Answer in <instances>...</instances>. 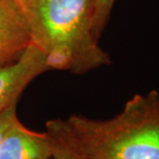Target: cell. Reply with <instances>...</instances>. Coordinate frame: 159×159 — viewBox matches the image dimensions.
<instances>
[{"mask_svg": "<svg viewBox=\"0 0 159 159\" xmlns=\"http://www.w3.org/2000/svg\"><path fill=\"white\" fill-rule=\"evenodd\" d=\"M31 44L28 27L16 0H0V67L15 62Z\"/></svg>", "mask_w": 159, "mask_h": 159, "instance_id": "4", "label": "cell"}, {"mask_svg": "<svg viewBox=\"0 0 159 159\" xmlns=\"http://www.w3.org/2000/svg\"><path fill=\"white\" fill-rule=\"evenodd\" d=\"M49 70L85 74L111 64L93 30L94 0H16Z\"/></svg>", "mask_w": 159, "mask_h": 159, "instance_id": "1", "label": "cell"}, {"mask_svg": "<svg viewBox=\"0 0 159 159\" xmlns=\"http://www.w3.org/2000/svg\"><path fill=\"white\" fill-rule=\"evenodd\" d=\"M45 133L48 136L52 147V159H85L48 123L45 124Z\"/></svg>", "mask_w": 159, "mask_h": 159, "instance_id": "6", "label": "cell"}, {"mask_svg": "<svg viewBox=\"0 0 159 159\" xmlns=\"http://www.w3.org/2000/svg\"><path fill=\"white\" fill-rule=\"evenodd\" d=\"M16 105L13 104L9 106L7 109L2 111L0 113V143L2 141V138L8 129L9 126L18 119V115H16Z\"/></svg>", "mask_w": 159, "mask_h": 159, "instance_id": "8", "label": "cell"}, {"mask_svg": "<svg viewBox=\"0 0 159 159\" xmlns=\"http://www.w3.org/2000/svg\"><path fill=\"white\" fill-rule=\"evenodd\" d=\"M85 159H159V91L137 93L109 119L47 121Z\"/></svg>", "mask_w": 159, "mask_h": 159, "instance_id": "2", "label": "cell"}, {"mask_svg": "<svg viewBox=\"0 0 159 159\" xmlns=\"http://www.w3.org/2000/svg\"><path fill=\"white\" fill-rule=\"evenodd\" d=\"M46 71L50 70L44 56L33 44L16 61L0 67V113L18 104L26 87Z\"/></svg>", "mask_w": 159, "mask_h": 159, "instance_id": "3", "label": "cell"}, {"mask_svg": "<svg viewBox=\"0 0 159 159\" xmlns=\"http://www.w3.org/2000/svg\"><path fill=\"white\" fill-rule=\"evenodd\" d=\"M0 159H52L48 136L29 129L18 118L2 138Z\"/></svg>", "mask_w": 159, "mask_h": 159, "instance_id": "5", "label": "cell"}, {"mask_svg": "<svg viewBox=\"0 0 159 159\" xmlns=\"http://www.w3.org/2000/svg\"><path fill=\"white\" fill-rule=\"evenodd\" d=\"M115 2L116 0H94L93 25L94 33L99 38L102 35L104 29L106 28Z\"/></svg>", "mask_w": 159, "mask_h": 159, "instance_id": "7", "label": "cell"}]
</instances>
